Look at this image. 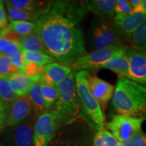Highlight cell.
<instances>
[{
	"instance_id": "6da1fadb",
	"label": "cell",
	"mask_w": 146,
	"mask_h": 146,
	"mask_svg": "<svg viewBox=\"0 0 146 146\" xmlns=\"http://www.w3.org/2000/svg\"><path fill=\"white\" fill-rule=\"evenodd\" d=\"M87 13L80 1H50L35 22V33L48 54L61 64L70 66L87 54L82 27Z\"/></svg>"
},
{
	"instance_id": "7a4b0ae2",
	"label": "cell",
	"mask_w": 146,
	"mask_h": 146,
	"mask_svg": "<svg viewBox=\"0 0 146 146\" xmlns=\"http://www.w3.org/2000/svg\"><path fill=\"white\" fill-rule=\"evenodd\" d=\"M112 103L119 114L146 118V86L119 77Z\"/></svg>"
},
{
	"instance_id": "3957f363",
	"label": "cell",
	"mask_w": 146,
	"mask_h": 146,
	"mask_svg": "<svg viewBox=\"0 0 146 146\" xmlns=\"http://www.w3.org/2000/svg\"><path fill=\"white\" fill-rule=\"evenodd\" d=\"M87 70H80L76 72L74 82L78 98L80 115L87 120L97 131H102L104 127V117L101 107L92 96L89 89Z\"/></svg>"
},
{
	"instance_id": "277c9868",
	"label": "cell",
	"mask_w": 146,
	"mask_h": 146,
	"mask_svg": "<svg viewBox=\"0 0 146 146\" xmlns=\"http://www.w3.org/2000/svg\"><path fill=\"white\" fill-rule=\"evenodd\" d=\"M89 40L94 50L110 47H126L112 19L96 18L93 21L89 29Z\"/></svg>"
},
{
	"instance_id": "5b68a950",
	"label": "cell",
	"mask_w": 146,
	"mask_h": 146,
	"mask_svg": "<svg viewBox=\"0 0 146 146\" xmlns=\"http://www.w3.org/2000/svg\"><path fill=\"white\" fill-rule=\"evenodd\" d=\"M76 72L72 70L68 76L58 84L56 89L59 94V98L53 106V109L59 111L64 116L68 123L80 115L74 82Z\"/></svg>"
},
{
	"instance_id": "8992f818",
	"label": "cell",
	"mask_w": 146,
	"mask_h": 146,
	"mask_svg": "<svg viewBox=\"0 0 146 146\" xmlns=\"http://www.w3.org/2000/svg\"><path fill=\"white\" fill-rule=\"evenodd\" d=\"M66 123H68L66 119L56 110L41 114L35 124L34 146H48L60 126Z\"/></svg>"
},
{
	"instance_id": "52a82bcc",
	"label": "cell",
	"mask_w": 146,
	"mask_h": 146,
	"mask_svg": "<svg viewBox=\"0 0 146 146\" xmlns=\"http://www.w3.org/2000/svg\"><path fill=\"white\" fill-rule=\"evenodd\" d=\"M146 118H137L118 114L112 118L106 127L119 142L129 141L141 131L142 124Z\"/></svg>"
},
{
	"instance_id": "ba28073f",
	"label": "cell",
	"mask_w": 146,
	"mask_h": 146,
	"mask_svg": "<svg viewBox=\"0 0 146 146\" xmlns=\"http://www.w3.org/2000/svg\"><path fill=\"white\" fill-rule=\"evenodd\" d=\"M127 49V47H110L95 50L78 58L70 66V67L75 72L87 70V69L99 68L101 66L106 64L114 56L122 54Z\"/></svg>"
},
{
	"instance_id": "9c48e42d",
	"label": "cell",
	"mask_w": 146,
	"mask_h": 146,
	"mask_svg": "<svg viewBox=\"0 0 146 146\" xmlns=\"http://www.w3.org/2000/svg\"><path fill=\"white\" fill-rule=\"evenodd\" d=\"M35 120L31 116L25 121L8 127L3 137L5 146H34L33 132Z\"/></svg>"
},
{
	"instance_id": "30bf717a",
	"label": "cell",
	"mask_w": 146,
	"mask_h": 146,
	"mask_svg": "<svg viewBox=\"0 0 146 146\" xmlns=\"http://www.w3.org/2000/svg\"><path fill=\"white\" fill-rule=\"evenodd\" d=\"M145 18L146 14L143 11L134 9L129 14H116L112 21L123 41L128 42L131 35Z\"/></svg>"
},
{
	"instance_id": "8fae6325",
	"label": "cell",
	"mask_w": 146,
	"mask_h": 146,
	"mask_svg": "<svg viewBox=\"0 0 146 146\" xmlns=\"http://www.w3.org/2000/svg\"><path fill=\"white\" fill-rule=\"evenodd\" d=\"M129 64V80L140 85H146V52L127 49Z\"/></svg>"
},
{
	"instance_id": "7c38bea8",
	"label": "cell",
	"mask_w": 146,
	"mask_h": 146,
	"mask_svg": "<svg viewBox=\"0 0 146 146\" xmlns=\"http://www.w3.org/2000/svg\"><path fill=\"white\" fill-rule=\"evenodd\" d=\"M33 108L27 95L18 97L12 104L7 114L5 126L12 127L25 121L30 117Z\"/></svg>"
},
{
	"instance_id": "4fadbf2b",
	"label": "cell",
	"mask_w": 146,
	"mask_h": 146,
	"mask_svg": "<svg viewBox=\"0 0 146 146\" xmlns=\"http://www.w3.org/2000/svg\"><path fill=\"white\" fill-rule=\"evenodd\" d=\"M87 83L92 96L99 103L101 109L104 110L108 102L112 98L114 86L98 76H90L89 74L87 78Z\"/></svg>"
},
{
	"instance_id": "5bb4252c",
	"label": "cell",
	"mask_w": 146,
	"mask_h": 146,
	"mask_svg": "<svg viewBox=\"0 0 146 146\" xmlns=\"http://www.w3.org/2000/svg\"><path fill=\"white\" fill-rule=\"evenodd\" d=\"M116 0H84L80 1L83 8L98 18L111 19L114 17Z\"/></svg>"
},
{
	"instance_id": "9a60e30c",
	"label": "cell",
	"mask_w": 146,
	"mask_h": 146,
	"mask_svg": "<svg viewBox=\"0 0 146 146\" xmlns=\"http://www.w3.org/2000/svg\"><path fill=\"white\" fill-rule=\"evenodd\" d=\"M72 70L68 66L54 62L43 66V74L39 82L56 87L58 84L68 76Z\"/></svg>"
},
{
	"instance_id": "2e32d148",
	"label": "cell",
	"mask_w": 146,
	"mask_h": 146,
	"mask_svg": "<svg viewBox=\"0 0 146 146\" xmlns=\"http://www.w3.org/2000/svg\"><path fill=\"white\" fill-rule=\"evenodd\" d=\"M41 76H28L22 72H16L11 74L7 80L14 94L21 97L27 95L33 84L39 82Z\"/></svg>"
},
{
	"instance_id": "e0dca14e",
	"label": "cell",
	"mask_w": 146,
	"mask_h": 146,
	"mask_svg": "<svg viewBox=\"0 0 146 146\" xmlns=\"http://www.w3.org/2000/svg\"><path fill=\"white\" fill-rule=\"evenodd\" d=\"M127 50L122 54L114 56L106 64L101 66L99 68L108 69L118 74L120 76L119 77L129 79V64Z\"/></svg>"
},
{
	"instance_id": "ac0fdd59",
	"label": "cell",
	"mask_w": 146,
	"mask_h": 146,
	"mask_svg": "<svg viewBox=\"0 0 146 146\" xmlns=\"http://www.w3.org/2000/svg\"><path fill=\"white\" fill-rule=\"evenodd\" d=\"M27 96L30 99L33 111L35 112V114L40 116L43 112H46L45 110L47 109L45 105V100L42 96L39 82H36L33 84L27 94Z\"/></svg>"
},
{
	"instance_id": "d6986e66",
	"label": "cell",
	"mask_w": 146,
	"mask_h": 146,
	"mask_svg": "<svg viewBox=\"0 0 146 146\" xmlns=\"http://www.w3.org/2000/svg\"><path fill=\"white\" fill-rule=\"evenodd\" d=\"M21 45L23 52H36L49 55L41 39L36 33L23 36Z\"/></svg>"
},
{
	"instance_id": "ffe728a7",
	"label": "cell",
	"mask_w": 146,
	"mask_h": 146,
	"mask_svg": "<svg viewBox=\"0 0 146 146\" xmlns=\"http://www.w3.org/2000/svg\"><path fill=\"white\" fill-rule=\"evenodd\" d=\"M5 3L18 10L27 12H41L47 8L49 3L45 1H33V0H10Z\"/></svg>"
},
{
	"instance_id": "44dd1931",
	"label": "cell",
	"mask_w": 146,
	"mask_h": 146,
	"mask_svg": "<svg viewBox=\"0 0 146 146\" xmlns=\"http://www.w3.org/2000/svg\"><path fill=\"white\" fill-rule=\"evenodd\" d=\"M7 7V10L8 12L9 19L12 21H29L32 23H35L37 21L43 12L45 10L41 12H27L18 10L10 6V5L5 3Z\"/></svg>"
},
{
	"instance_id": "7402d4cb",
	"label": "cell",
	"mask_w": 146,
	"mask_h": 146,
	"mask_svg": "<svg viewBox=\"0 0 146 146\" xmlns=\"http://www.w3.org/2000/svg\"><path fill=\"white\" fill-rule=\"evenodd\" d=\"M128 41L132 49L146 52V18L131 35Z\"/></svg>"
},
{
	"instance_id": "603a6c76",
	"label": "cell",
	"mask_w": 146,
	"mask_h": 146,
	"mask_svg": "<svg viewBox=\"0 0 146 146\" xmlns=\"http://www.w3.org/2000/svg\"><path fill=\"white\" fill-rule=\"evenodd\" d=\"M0 98L8 112L12 104L18 98L12 91L7 78H0Z\"/></svg>"
},
{
	"instance_id": "cb8c5ba5",
	"label": "cell",
	"mask_w": 146,
	"mask_h": 146,
	"mask_svg": "<svg viewBox=\"0 0 146 146\" xmlns=\"http://www.w3.org/2000/svg\"><path fill=\"white\" fill-rule=\"evenodd\" d=\"M23 54L25 62L35 64L39 66H44L45 65L56 62V60L50 56L41 52L23 51Z\"/></svg>"
},
{
	"instance_id": "d4e9b609",
	"label": "cell",
	"mask_w": 146,
	"mask_h": 146,
	"mask_svg": "<svg viewBox=\"0 0 146 146\" xmlns=\"http://www.w3.org/2000/svg\"><path fill=\"white\" fill-rule=\"evenodd\" d=\"M39 83L42 96L45 100L47 109H49L57 102L59 98V94L56 87H52L41 82H39Z\"/></svg>"
},
{
	"instance_id": "484cf974",
	"label": "cell",
	"mask_w": 146,
	"mask_h": 146,
	"mask_svg": "<svg viewBox=\"0 0 146 146\" xmlns=\"http://www.w3.org/2000/svg\"><path fill=\"white\" fill-rule=\"evenodd\" d=\"M9 27L21 36H25L35 33L36 29L35 23L29 21H12Z\"/></svg>"
},
{
	"instance_id": "4316f807",
	"label": "cell",
	"mask_w": 146,
	"mask_h": 146,
	"mask_svg": "<svg viewBox=\"0 0 146 146\" xmlns=\"http://www.w3.org/2000/svg\"><path fill=\"white\" fill-rule=\"evenodd\" d=\"M119 141L107 130L99 131L94 137V146H117Z\"/></svg>"
},
{
	"instance_id": "83f0119b",
	"label": "cell",
	"mask_w": 146,
	"mask_h": 146,
	"mask_svg": "<svg viewBox=\"0 0 146 146\" xmlns=\"http://www.w3.org/2000/svg\"><path fill=\"white\" fill-rule=\"evenodd\" d=\"M21 50H22V48L20 43L0 37V54L1 55L9 57L12 54Z\"/></svg>"
},
{
	"instance_id": "f1b7e54d",
	"label": "cell",
	"mask_w": 146,
	"mask_h": 146,
	"mask_svg": "<svg viewBox=\"0 0 146 146\" xmlns=\"http://www.w3.org/2000/svg\"><path fill=\"white\" fill-rule=\"evenodd\" d=\"M19 72L10 63L8 56L1 55L0 56V78H8L13 73Z\"/></svg>"
},
{
	"instance_id": "f546056e",
	"label": "cell",
	"mask_w": 146,
	"mask_h": 146,
	"mask_svg": "<svg viewBox=\"0 0 146 146\" xmlns=\"http://www.w3.org/2000/svg\"><path fill=\"white\" fill-rule=\"evenodd\" d=\"M10 63L18 69V72L24 73L25 68V61L23 58V51H18L9 56Z\"/></svg>"
},
{
	"instance_id": "4dcf8cb0",
	"label": "cell",
	"mask_w": 146,
	"mask_h": 146,
	"mask_svg": "<svg viewBox=\"0 0 146 146\" xmlns=\"http://www.w3.org/2000/svg\"><path fill=\"white\" fill-rule=\"evenodd\" d=\"M133 9L128 0H116L115 4V14L126 15L132 12Z\"/></svg>"
},
{
	"instance_id": "1f68e13d",
	"label": "cell",
	"mask_w": 146,
	"mask_h": 146,
	"mask_svg": "<svg viewBox=\"0 0 146 146\" xmlns=\"http://www.w3.org/2000/svg\"><path fill=\"white\" fill-rule=\"evenodd\" d=\"M129 141L132 146H146V134L141 131Z\"/></svg>"
},
{
	"instance_id": "d6a6232c",
	"label": "cell",
	"mask_w": 146,
	"mask_h": 146,
	"mask_svg": "<svg viewBox=\"0 0 146 146\" xmlns=\"http://www.w3.org/2000/svg\"><path fill=\"white\" fill-rule=\"evenodd\" d=\"M7 114H8V111H7L2 100L0 98V133L3 130V129L5 127Z\"/></svg>"
},
{
	"instance_id": "836d02e7",
	"label": "cell",
	"mask_w": 146,
	"mask_h": 146,
	"mask_svg": "<svg viewBox=\"0 0 146 146\" xmlns=\"http://www.w3.org/2000/svg\"><path fill=\"white\" fill-rule=\"evenodd\" d=\"M8 24V19H7L6 13L4 8L3 1L0 3V31L6 28Z\"/></svg>"
},
{
	"instance_id": "e575fe53",
	"label": "cell",
	"mask_w": 146,
	"mask_h": 146,
	"mask_svg": "<svg viewBox=\"0 0 146 146\" xmlns=\"http://www.w3.org/2000/svg\"><path fill=\"white\" fill-rule=\"evenodd\" d=\"M129 3L132 6L133 9H136L140 6L141 0H129Z\"/></svg>"
},
{
	"instance_id": "d590c367",
	"label": "cell",
	"mask_w": 146,
	"mask_h": 146,
	"mask_svg": "<svg viewBox=\"0 0 146 146\" xmlns=\"http://www.w3.org/2000/svg\"><path fill=\"white\" fill-rule=\"evenodd\" d=\"M136 9L143 11L144 13L146 14V0H141V3L140 6ZM133 10H134V9H133Z\"/></svg>"
},
{
	"instance_id": "8d00e7d4",
	"label": "cell",
	"mask_w": 146,
	"mask_h": 146,
	"mask_svg": "<svg viewBox=\"0 0 146 146\" xmlns=\"http://www.w3.org/2000/svg\"><path fill=\"white\" fill-rule=\"evenodd\" d=\"M117 146H132L129 141H125V142H119Z\"/></svg>"
},
{
	"instance_id": "74e56055",
	"label": "cell",
	"mask_w": 146,
	"mask_h": 146,
	"mask_svg": "<svg viewBox=\"0 0 146 146\" xmlns=\"http://www.w3.org/2000/svg\"><path fill=\"white\" fill-rule=\"evenodd\" d=\"M1 2H2V1H0V3H1Z\"/></svg>"
},
{
	"instance_id": "f35d334b",
	"label": "cell",
	"mask_w": 146,
	"mask_h": 146,
	"mask_svg": "<svg viewBox=\"0 0 146 146\" xmlns=\"http://www.w3.org/2000/svg\"><path fill=\"white\" fill-rule=\"evenodd\" d=\"M1 54H0V56H1Z\"/></svg>"
}]
</instances>
